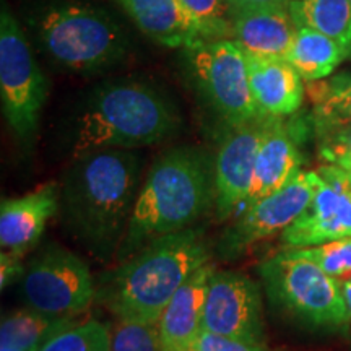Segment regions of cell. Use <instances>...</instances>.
Here are the masks:
<instances>
[{"label":"cell","mask_w":351,"mask_h":351,"mask_svg":"<svg viewBox=\"0 0 351 351\" xmlns=\"http://www.w3.org/2000/svg\"><path fill=\"white\" fill-rule=\"evenodd\" d=\"M215 207V161L202 148L176 147L153 163L132 212L121 257L178 232Z\"/></svg>","instance_id":"obj_1"},{"label":"cell","mask_w":351,"mask_h":351,"mask_svg":"<svg viewBox=\"0 0 351 351\" xmlns=\"http://www.w3.org/2000/svg\"><path fill=\"white\" fill-rule=\"evenodd\" d=\"M142 161L132 150L77 158L64 186V208L75 234L96 256L121 249L138 197Z\"/></svg>","instance_id":"obj_2"},{"label":"cell","mask_w":351,"mask_h":351,"mask_svg":"<svg viewBox=\"0 0 351 351\" xmlns=\"http://www.w3.org/2000/svg\"><path fill=\"white\" fill-rule=\"evenodd\" d=\"M210 262V249L199 228L153 239L112 271L101 301L122 322L158 324L179 288Z\"/></svg>","instance_id":"obj_3"},{"label":"cell","mask_w":351,"mask_h":351,"mask_svg":"<svg viewBox=\"0 0 351 351\" xmlns=\"http://www.w3.org/2000/svg\"><path fill=\"white\" fill-rule=\"evenodd\" d=\"M181 127L176 104L143 82H109L88 96L75 122V158L104 150L150 147Z\"/></svg>","instance_id":"obj_4"},{"label":"cell","mask_w":351,"mask_h":351,"mask_svg":"<svg viewBox=\"0 0 351 351\" xmlns=\"http://www.w3.org/2000/svg\"><path fill=\"white\" fill-rule=\"evenodd\" d=\"M28 25L43 54L67 72H104L130 51L122 26L104 8L83 0L43 3L29 13Z\"/></svg>","instance_id":"obj_5"},{"label":"cell","mask_w":351,"mask_h":351,"mask_svg":"<svg viewBox=\"0 0 351 351\" xmlns=\"http://www.w3.org/2000/svg\"><path fill=\"white\" fill-rule=\"evenodd\" d=\"M258 274L271 302L304 324L328 328L350 324L339 280L327 275L314 262L283 249L265 258Z\"/></svg>","instance_id":"obj_6"},{"label":"cell","mask_w":351,"mask_h":351,"mask_svg":"<svg viewBox=\"0 0 351 351\" xmlns=\"http://www.w3.org/2000/svg\"><path fill=\"white\" fill-rule=\"evenodd\" d=\"M189 80L226 127L258 117L249 85L247 59L234 39L195 41L182 49Z\"/></svg>","instance_id":"obj_7"},{"label":"cell","mask_w":351,"mask_h":351,"mask_svg":"<svg viewBox=\"0 0 351 351\" xmlns=\"http://www.w3.org/2000/svg\"><path fill=\"white\" fill-rule=\"evenodd\" d=\"M49 95V82L34 59L26 34L5 3L0 13V99L20 142H32Z\"/></svg>","instance_id":"obj_8"},{"label":"cell","mask_w":351,"mask_h":351,"mask_svg":"<svg viewBox=\"0 0 351 351\" xmlns=\"http://www.w3.org/2000/svg\"><path fill=\"white\" fill-rule=\"evenodd\" d=\"M21 293L29 309L52 317H77L93 302L96 287L80 257L51 245L25 270Z\"/></svg>","instance_id":"obj_9"},{"label":"cell","mask_w":351,"mask_h":351,"mask_svg":"<svg viewBox=\"0 0 351 351\" xmlns=\"http://www.w3.org/2000/svg\"><path fill=\"white\" fill-rule=\"evenodd\" d=\"M315 189V171H298L291 181L263 197L234 218L223 232L218 251L225 257L239 256L258 241L283 232L309 205Z\"/></svg>","instance_id":"obj_10"},{"label":"cell","mask_w":351,"mask_h":351,"mask_svg":"<svg viewBox=\"0 0 351 351\" xmlns=\"http://www.w3.org/2000/svg\"><path fill=\"white\" fill-rule=\"evenodd\" d=\"M204 330L263 343L262 295L249 275L215 270L204 307Z\"/></svg>","instance_id":"obj_11"},{"label":"cell","mask_w":351,"mask_h":351,"mask_svg":"<svg viewBox=\"0 0 351 351\" xmlns=\"http://www.w3.org/2000/svg\"><path fill=\"white\" fill-rule=\"evenodd\" d=\"M267 117L226 127L215 155V210L219 219L234 218L251 191L254 168Z\"/></svg>","instance_id":"obj_12"},{"label":"cell","mask_w":351,"mask_h":351,"mask_svg":"<svg viewBox=\"0 0 351 351\" xmlns=\"http://www.w3.org/2000/svg\"><path fill=\"white\" fill-rule=\"evenodd\" d=\"M343 238H351V195L324 181L315 171L313 199L282 232L285 249L314 247Z\"/></svg>","instance_id":"obj_13"},{"label":"cell","mask_w":351,"mask_h":351,"mask_svg":"<svg viewBox=\"0 0 351 351\" xmlns=\"http://www.w3.org/2000/svg\"><path fill=\"white\" fill-rule=\"evenodd\" d=\"M283 119L285 117H267L265 132L254 168L251 191L236 217H239L257 200L287 186L293 176L301 171L302 155L296 137L298 127Z\"/></svg>","instance_id":"obj_14"},{"label":"cell","mask_w":351,"mask_h":351,"mask_svg":"<svg viewBox=\"0 0 351 351\" xmlns=\"http://www.w3.org/2000/svg\"><path fill=\"white\" fill-rule=\"evenodd\" d=\"M59 208V194L54 182L43 184L16 199L0 204V245L23 257L41 238L47 221Z\"/></svg>","instance_id":"obj_15"},{"label":"cell","mask_w":351,"mask_h":351,"mask_svg":"<svg viewBox=\"0 0 351 351\" xmlns=\"http://www.w3.org/2000/svg\"><path fill=\"white\" fill-rule=\"evenodd\" d=\"M232 39L245 56L285 59L298 34L288 7L244 8L231 12Z\"/></svg>","instance_id":"obj_16"},{"label":"cell","mask_w":351,"mask_h":351,"mask_svg":"<svg viewBox=\"0 0 351 351\" xmlns=\"http://www.w3.org/2000/svg\"><path fill=\"white\" fill-rule=\"evenodd\" d=\"M217 267L212 262L195 271L179 288L158 320L163 351H192L204 330V307L210 278Z\"/></svg>","instance_id":"obj_17"},{"label":"cell","mask_w":351,"mask_h":351,"mask_svg":"<svg viewBox=\"0 0 351 351\" xmlns=\"http://www.w3.org/2000/svg\"><path fill=\"white\" fill-rule=\"evenodd\" d=\"M245 59L252 101L258 116H293L304 99V85L296 69L285 59L254 56H245Z\"/></svg>","instance_id":"obj_18"},{"label":"cell","mask_w":351,"mask_h":351,"mask_svg":"<svg viewBox=\"0 0 351 351\" xmlns=\"http://www.w3.org/2000/svg\"><path fill=\"white\" fill-rule=\"evenodd\" d=\"M145 36L166 47L200 41L199 25L181 0H114Z\"/></svg>","instance_id":"obj_19"},{"label":"cell","mask_w":351,"mask_h":351,"mask_svg":"<svg viewBox=\"0 0 351 351\" xmlns=\"http://www.w3.org/2000/svg\"><path fill=\"white\" fill-rule=\"evenodd\" d=\"M351 56L350 47L311 28H300L287 60L306 83L326 80Z\"/></svg>","instance_id":"obj_20"},{"label":"cell","mask_w":351,"mask_h":351,"mask_svg":"<svg viewBox=\"0 0 351 351\" xmlns=\"http://www.w3.org/2000/svg\"><path fill=\"white\" fill-rule=\"evenodd\" d=\"M313 103V125L317 135L351 129V72L307 83Z\"/></svg>","instance_id":"obj_21"},{"label":"cell","mask_w":351,"mask_h":351,"mask_svg":"<svg viewBox=\"0 0 351 351\" xmlns=\"http://www.w3.org/2000/svg\"><path fill=\"white\" fill-rule=\"evenodd\" d=\"M77 322V317H52L29 307L15 311L2 317L0 346L23 351H39L52 337Z\"/></svg>","instance_id":"obj_22"},{"label":"cell","mask_w":351,"mask_h":351,"mask_svg":"<svg viewBox=\"0 0 351 351\" xmlns=\"http://www.w3.org/2000/svg\"><path fill=\"white\" fill-rule=\"evenodd\" d=\"M298 28H311L351 46V0H293L288 7Z\"/></svg>","instance_id":"obj_23"},{"label":"cell","mask_w":351,"mask_h":351,"mask_svg":"<svg viewBox=\"0 0 351 351\" xmlns=\"http://www.w3.org/2000/svg\"><path fill=\"white\" fill-rule=\"evenodd\" d=\"M39 351H111V333L98 320H78L46 341Z\"/></svg>","instance_id":"obj_24"},{"label":"cell","mask_w":351,"mask_h":351,"mask_svg":"<svg viewBox=\"0 0 351 351\" xmlns=\"http://www.w3.org/2000/svg\"><path fill=\"white\" fill-rule=\"evenodd\" d=\"M199 25L202 39H232V20L228 0H181Z\"/></svg>","instance_id":"obj_25"},{"label":"cell","mask_w":351,"mask_h":351,"mask_svg":"<svg viewBox=\"0 0 351 351\" xmlns=\"http://www.w3.org/2000/svg\"><path fill=\"white\" fill-rule=\"evenodd\" d=\"M293 256L307 258L320 267L327 275L343 280L351 275V238L330 241L314 247L287 249Z\"/></svg>","instance_id":"obj_26"},{"label":"cell","mask_w":351,"mask_h":351,"mask_svg":"<svg viewBox=\"0 0 351 351\" xmlns=\"http://www.w3.org/2000/svg\"><path fill=\"white\" fill-rule=\"evenodd\" d=\"M111 351H163L158 324L119 320L111 333Z\"/></svg>","instance_id":"obj_27"},{"label":"cell","mask_w":351,"mask_h":351,"mask_svg":"<svg viewBox=\"0 0 351 351\" xmlns=\"http://www.w3.org/2000/svg\"><path fill=\"white\" fill-rule=\"evenodd\" d=\"M319 153L328 165H335L351 173V129L319 135Z\"/></svg>","instance_id":"obj_28"},{"label":"cell","mask_w":351,"mask_h":351,"mask_svg":"<svg viewBox=\"0 0 351 351\" xmlns=\"http://www.w3.org/2000/svg\"><path fill=\"white\" fill-rule=\"evenodd\" d=\"M192 351H269L267 346L258 341H247L231 337L218 335L207 330H202L197 337Z\"/></svg>","instance_id":"obj_29"},{"label":"cell","mask_w":351,"mask_h":351,"mask_svg":"<svg viewBox=\"0 0 351 351\" xmlns=\"http://www.w3.org/2000/svg\"><path fill=\"white\" fill-rule=\"evenodd\" d=\"M21 256L2 251L0 254V287L2 289L15 282L21 275H25L23 265H21Z\"/></svg>","instance_id":"obj_30"},{"label":"cell","mask_w":351,"mask_h":351,"mask_svg":"<svg viewBox=\"0 0 351 351\" xmlns=\"http://www.w3.org/2000/svg\"><path fill=\"white\" fill-rule=\"evenodd\" d=\"M317 174L324 181L332 184L333 187L340 189V191L346 192L351 195V173L343 168H339L335 165H326L319 168Z\"/></svg>","instance_id":"obj_31"},{"label":"cell","mask_w":351,"mask_h":351,"mask_svg":"<svg viewBox=\"0 0 351 351\" xmlns=\"http://www.w3.org/2000/svg\"><path fill=\"white\" fill-rule=\"evenodd\" d=\"M293 0H228L230 10H244V8L261 7H289Z\"/></svg>","instance_id":"obj_32"},{"label":"cell","mask_w":351,"mask_h":351,"mask_svg":"<svg viewBox=\"0 0 351 351\" xmlns=\"http://www.w3.org/2000/svg\"><path fill=\"white\" fill-rule=\"evenodd\" d=\"M339 283H340L341 296H343L346 311H348V317L351 322V275L346 276L343 280H339Z\"/></svg>","instance_id":"obj_33"},{"label":"cell","mask_w":351,"mask_h":351,"mask_svg":"<svg viewBox=\"0 0 351 351\" xmlns=\"http://www.w3.org/2000/svg\"><path fill=\"white\" fill-rule=\"evenodd\" d=\"M0 351H23V350H16V348H2V346H0Z\"/></svg>","instance_id":"obj_34"},{"label":"cell","mask_w":351,"mask_h":351,"mask_svg":"<svg viewBox=\"0 0 351 351\" xmlns=\"http://www.w3.org/2000/svg\"><path fill=\"white\" fill-rule=\"evenodd\" d=\"M350 49H351V46H350Z\"/></svg>","instance_id":"obj_35"}]
</instances>
